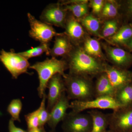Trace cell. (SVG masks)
<instances>
[{"mask_svg": "<svg viewBox=\"0 0 132 132\" xmlns=\"http://www.w3.org/2000/svg\"><path fill=\"white\" fill-rule=\"evenodd\" d=\"M98 76L94 84L95 98L100 97L114 98L116 91L111 85L106 74L102 73Z\"/></svg>", "mask_w": 132, "mask_h": 132, "instance_id": "cell-14", "label": "cell"}, {"mask_svg": "<svg viewBox=\"0 0 132 132\" xmlns=\"http://www.w3.org/2000/svg\"><path fill=\"white\" fill-rule=\"evenodd\" d=\"M108 114L109 127L114 132H132V104Z\"/></svg>", "mask_w": 132, "mask_h": 132, "instance_id": "cell-5", "label": "cell"}, {"mask_svg": "<svg viewBox=\"0 0 132 132\" xmlns=\"http://www.w3.org/2000/svg\"><path fill=\"white\" fill-rule=\"evenodd\" d=\"M27 132H47L45 130L44 127H39L36 128L28 129Z\"/></svg>", "mask_w": 132, "mask_h": 132, "instance_id": "cell-31", "label": "cell"}, {"mask_svg": "<svg viewBox=\"0 0 132 132\" xmlns=\"http://www.w3.org/2000/svg\"><path fill=\"white\" fill-rule=\"evenodd\" d=\"M50 50L49 44L40 43V45L36 47L32 48V49L24 52L18 53L22 57L28 60L31 58L40 56L44 53H45L47 55H49Z\"/></svg>", "mask_w": 132, "mask_h": 132, "instance_id": "cell-21", "label": "cell"}, {"mask_svg": "<svg viewBox=\"0 0 132 132\" xmlns=\"http://www.w3.org/2000/svg\"><path fill=\"white\" fill-rule=\"evenodd\" d=\"M118 14L117 8L112 3L107 2L104 5L102 10V15L109 18L115 17Z\"/></svg>", "mask_w": 132, "mask_h": 132, "instance_id": "cell-28", "label": "cell"}, {"mask_svg": "<svg viewBox=\"0 0 132 132\" xmlns=\"http://www.w3.org/2000/svg\"><path fill=\"white\" fill-rule=\"evenodd\" d=\"M65 28V34L70 40L76 41L82 38L84 32L82 26L73 16H69L66 19Z\"/></svg>", "mask_w": 132, "mask_h": 132, "instance_id": "cell-17", "label": "cell"}, {"mask_svg": "<svg viewBox=\"0 0 132 132\" xmlns=\"http://www.w3.org/2000/svg\"><path fill=\"white\" fill-rule=\"evenodd\" d=\"M49 132H55V131H53V130H52V131H50Z\"/></svg>", "mask_w": 132, "mask_h": 132, "instance_id": "cell-35", "label": "cell"}, {"mask_svg": "<svg viewBox=\"0 0 132 132\" xmlns=\"http://www.w3.org/2000/svg\"><path fill=\"white\" fill-rule=\"evenodd\" d=\"M128 10L131 14L132 15V1L130 2L128 6Z\"/></svg>", "mask_w": 132, "mask_h": 132, "instance_id": "cell-32", "label": "cell"}, {"mask_svg": "<svg viewBox=\"0 0 132 132\" xmlns=\"http://www.w3.org/2000/svg\"><path fill=\"white\" fill-rule=\"evenodd\" d=\"M118 24L115 21L106 22L103 30V35L104 37H110L113 36L117 32Z\"/></svg>", "mask_w": 132, "mask_h": 132, "instance_id": "cell-27", "label": "cell"}, {"mask_svg": "<svg viewBox=\"0 0 132 132\" xmlns=\"http://www.w3.org/2000/svg\"><path fill=\"white\" fill-rule=\"evenodd\" d=\"M67 12L61 4H50L42 11L40 19L41 21L50 26L65 27Z\"/></svg>", "mask_w": 132, "mask_h": 132, "instance_id": "cell-9", "label": "cell"}, {"mask_svg": "<svg viewBox=\"0 0 132 132\" xmlns=\"http://www.w3.org/2000/svg\"><path fill=\"white\" fill-rule=\"evenodd\" d=\"M72 50V46L71 40L67 36L61 33V34L55 36L54 45L50 48L49 56L52 57L58 56H68Z\"/></svg>", "mask_w": 132, "mask_h": 132, "instance_id": "cell-13", "label": "cell"}, {"mask_svg": "<svg viewBox=\"0 0 132 132\" xmlns=\"http://www.w3.org/2000/svg\"><path fill=\"white\" fill-rule=\"evenodd\" d=\"M0 61L13 79H17L22 74H29L28 70L30 65L28 60L22 57L19 53L12 51L6 52L2 49L0 51Z\"/></svg>", "mask_w": 132, "mask_h": 132, "instance_id": "cell-4", "label": "cell"}, {"mask_svg": "<svg viewBox=\"0 0 132 132\" xmlns=\"http://www.w3.org/2000/svg\"><path fill=\"white\" fill-rule=\"evenodd\" d=\"M90 77L66 74L64 78L66 93L69 100L86 101L95 98L94 84Z\"/></svg>", "mask_w": 132, "mask_h": 132, "instance_id": "cell-3", "label": "cell"}, {"mask_svg": "<svg viewBox=\"0 0 132 132\" xmlns=\"http://www.w3.org/2000/svg\"><path fill=\"white\" fill-rule=\"evenodd\" d=\"M47 88L48 89V93L47 95V104L46 108L50 113L62 94L66 92L65 82L62 76L60 74L53 76L48 82Z\"/></svg>", "mask_w": 132, "mask_h": 132, "instance_id": "cell-10", "label": "cell"}, {"mask_svg": "<svg viewBox=\"0 0 132 132\" xmlns=\"http://www.w3.org/2000/svg\"><path fill=\"white\" fill-rule=\"evenodd\" d=\"M29 69H34L38 74L39 84L38 88V95L42 98L45 93L48 82L53 76L60 74L63 78L66 76L65 71L68 69L67 63L65 60H59L55 57L47 58L44 61L37 62Z\"/></svg>", "mask_w": 132, "mask_h": 132, "instance_id": "cell-2", "label": "cell"}, {"mask_svg": "<svg viewBox=\"0 0 132 132\" xmlns=\"http://www.w3.org/2000/svg\"><path fill=\"white\" fill-rule=\"evenodd\" d=\"M27 17L30 26L29 36L40 43L49 44L54 37L61 34L57 32L53 26L37 20L30 13H28Z\"/></svg>", "mask_w": 132, "mask_h": 132, "instance_id": "cell-7", "label": "cell"}, {"mask_svg": "<svg viewBox=\"0 0 132 132\" xmlns=\"http://www.w3.org/2000/svg\"><path fill=\"white\" fill-rule=\"evenodd\" d=\"M127 45L128 47L130 49L132 50V38L129 41V42L127 44Z\"/></svg>", "mask_w": 132, "mask_h": 132, "instance_id": "cell-33", "label": "cell"}, {"mask_svg": "<svg viewBox=\"0 0 132 132\" xmlns=\"http://www.w3.org/2000/svg\"><path fill=\"white\" fill-rule=\"evenodd\" d=\"M114 98L121 107L132 104V83L116 92Z\"/></svg>", "mask_w": 132, "mask_h": 132, "instance_id": "cell-18", "label": "cell"}, {"mask_svg": "<svg viewBox=\"0 0 132 132\" xmlns=\"http://www.w3.org/2000/svg\"><path fill=\"white\" fill-rule=\"evenodd\" d=\"M22 104L19 99H14L10 102L7 107V111L14 121L21 122L20 115L22 108Z\"/></svg>", "mask_w": 132, "mask_h": 132, "instance_id": "cell-23", "label": "cell"}, {"mask_svg": "<svg viewBox=\"0 0 132 132\" xmlns=\"http://www.w3.org/2000/svg\"><path fill=\"white\" fill-rule=\"evenodd\" d=\"M85 52L90 56L96 57L101 56V50L98 42L92 38L88 39L85 44Z\"/></svg>", "mask_w": 132, "mask_h": 132, "instance_id": "cell-22", "label": "cell"}, {"mask_svg": "<svg viewBox=\"0 0 132 132\" xmlns=\"http://www.w3.org/2000/svg\"><path fill=\"white\" fill-rule=\"evenodd\" d=\"M64 132H90L92 120L89 113L71 111L62 121Z\"/></svg>", "mask_w": 132, "mask_h": 132, "instance_id": "cell-6", "label": "cell"}, {"mask_svg": "<svg viewBox=\"0 0 132 132\" xmlns=\"http://www.w3.org/2000/svg\"><path fill=\"white\" fill-rule=\"evenodd\" d=\"M69 101L66 92H64L50 113L47 124L52 130L55 131L58 124L62 121L65 117L67 111L70 108Z\"/></svg>", "mask_w": 132, "mask_h": 132, "instance_id": "cell-12", "label": "cell"}, {"mask_svg": "<svg viewBox=\"0 0 132 132\" xmlns=\"http://www.w3.org/2000/svg\"><path fill=\"white\" fill-rule=\"evenodd\" d=\"M39 111L40 109L39 108L37 110L25 116L28 129L39 127Z\"/></svg>", "mask_w": 132, "mask_h": 132, "instance_id": "cell-26", "label": "cell"}, {"mask_svg": "<svg viewBox=\"0 0 132 132\" xmlns=\"http://www.w3.org/2000/svg\"><path fill=\"white\" fill-rule=\"evenodd\" d=\"M41 103L39 112V127H44L45 124L47 123L49 118L50 113L46 107V101L47 95L46 93L43 95Z\"/></svg>", "mask_w": 132, "mask_h": 132, "instance_id": "cell-25", "label": "cell"}, {"mask_svg": "<svg viewBox=\"0 0 132 132\" xmlns=\"http://www.w3.org/2000/svg\"><path fill=\"white\" fill-rule=\"evenodd\" d=\"M14 121L11 118L9 121L8 129L9 132H27V131L16 127L15 125Z\"/></svg>", "mask_w": 132, "mask_h": 132, "instance_id": "cell-30", "label": "cell"}, {"mask_svg": "<svg viewBox=\"0 0 132 132\" xmlns=\"http://www.w3.org/2000/svg\"><path fill=\"white\" fill-rule=\"evenodd\" d=\"M92 117V125L90 132H106L109 126L108 114L98 110H89L87 112Z\"/></svg>", "mask_w": 132, "mask_h": 132, "instance_id": "cell-16", "label": "cell"}, {"mask_svg": "<svg viewBox=\"0 0 132 132\" xmlns=\"http://www.w3.org/2000/svg\"><path fill=\"white\" fill-rule=\"evenodd\" d=\"M107 52L115 67L123 69L132 64V55L124 50L109 47Z\"/></svg>", "mask_w": 132, "mask_h": 132, "instance_id": "cell-15", "label": "cell"}, {"mask_svg": "<svg viewBox=\"0 0 132 132\" xmlns=\"http://www.w3.org/2000/svg\"><path fill=\"white\" fill-rule=\"evenodd\" d=\"M62 5H64V7L67 10L71 12L73 16L80 18L87 13L88 6L86 3L78 2L74 1L66 2Z\"/></svg>", "mask_w": 132, "mask_h": 132, "instance_id": "cell-20", "label": "cell"}, {"mask_svg": "<svg viewBox=\"0 0 132 132\" xmlns=\"http://www.w3.org/2000/svg\"><path fill=\"white\" fill-rule=\"evenodd\" d=\"M114 98L100 97L86 101H73L70 103V108L76 112H82L86 110L111 109L113 111L121 107Z\"/></svg>", "mask_w": 132, "mask_h": 132, "instance_id": "cell-8", "label": "cell"}, {"mask_svg": "<svg viewBox=\"0 0 132 132\" xmlns=\"http://www.w3.org/2000/svg\"><path fill=\"white\" fill-rule=\"evenodd\" d=\"M104 72L116 92L132 83V73L124 69L106 65Z\"/></svg>", "mask_w": 132, "mask_h": 132, "instance_id": "cell-11", "label": "cell"}, {"mask_svg": "<svg viewBox=\"0 0 132 132\" xmlns=\"http://www.w3.org/2000/svg\"><path fill=\"white\" fill-rule=\"evenodd\" d=\"M81 22L88 31L98 35L100 25L98 19L92 15H89L81 20Z\"/></svg>", "mask_w": 132, "mask_h": 132, "instance_id": "cell-24", "label": "cell"}, {"mask_svg": "<svg viewBox=\"0 0 132 132\" xmlns=\"http://www.w3.org/2000/svg\"><path fill=\"white\" fill-rule=\"evenodd\" d=\"M67 63L69 74L84 76H94L105 72L106 65L102 64L82 50H72Z\"/></svg>", "mask_w": 132, "mask_h": 132, "instance_id": "cell-1", "label": "cell"}, {"mask_svg": "<svg viewBox=\"0 0 132 132\" xmlns=\"http://www.w3.org/2000/svg\"><path fill=\"white\" fill-rule=\"evenodd\" d=\"M92 7L94 13L97 14L101 11L104 5V1L94 0L92 2Z\"/></svg>", "mask_w": 132, "mask_h": 132, "instance_id": "cell-29", "label": "cell"}, {"mask_svg": "<svg viewBox=\"0 0 132 132\" xmlns=\"http://www.w3.org/2000/svg\"><path fill=\"white\" fill-rule=\"evenodd\" d=\"M106 132H114V131H112V130H109V131H106Z\"/></svg>", "mask_w": 132, "mask_h": 132, "instance_id": "cell-34", "label": "cell"}, {"mask_svg": "<svg viewBox=\"0 0 132 132\" xmlns=\"http://www.w3.org/2000/svg\"><path fill=\"white\" fill-rule=\"evenodd\" d=\"M132 38V27L127 25L123 26L110 38V41L117 45H125Z\"/></svg>", "mask_w": 132, "mask_h": 132, "instance_id": "cell-19", "label": "cell"}]
</instances>
